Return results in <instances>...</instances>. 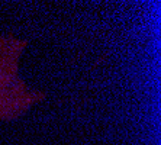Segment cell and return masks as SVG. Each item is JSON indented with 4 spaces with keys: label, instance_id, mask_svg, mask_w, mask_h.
<instances>
[{
    "label": "cell",
    "instance_id": "obj_1",
    "mask_svg": "<svg viewBox=\"0 0 161 145\" xmlns=\"http://www.w3.org/2000/svg\"><path fill=\"white\" fill-rule=\"evenodd\" d=\"M28 42L0 36V120H10L44 99L19 76V60Z\"/></svg>",
    "mask_w": 161,
    "mask_h": 145
}]
</instances>
